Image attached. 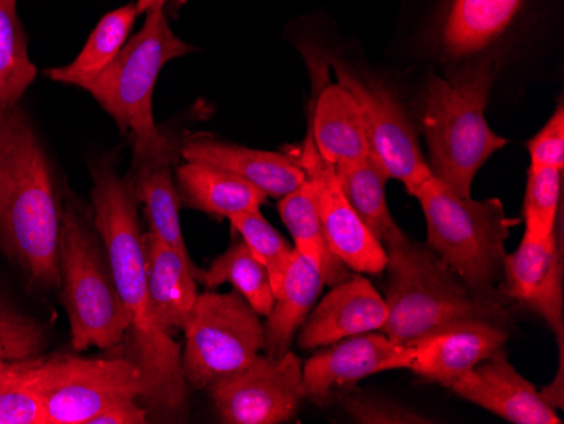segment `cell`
Instances as JSON below:
<instances>
[{
	"instance_id": "6da1fadb",
	"label": "cell",
	"mask_w": 564,
	"mask_h": 424,
	"mask_svg": "<svg viewBox=\"0 0 564 424\" xmlns=\"http://www.w3.org/2000/svg\"><path fill=\"white\" fill-rule=\"evenodd\" d=\"M94 227L106 247L120 300L131 316L123 341L127 359L148 382L149 410L170 421L188 414L189 385L182 367L180 345L164 334L149 309L144 236L139 227V202L131 182L117 173L107 157L90 164Z\"/></svg>"
},
{
	"instance_id": "7a4b0ae2",
	"label": "cell",
	"mask_w": 564,
	"mask_h": 424,
	"mask_svg": "<svg viewBox=\"0 0 564 424\" xmlns=\"http://www.w3.org/2000/svg\"><path fill=\"white\" fill-rule=\"evenodd\" d=\"M63 202L36 126L21 104L0 110V252L31 286L59 290Z\"/></svg>"
},
{
	"instance_id": "3957f363",
	"label": "cell",
	"mask_w": 564,
	"mask_h": 424,
	"mask_svg": "<svg viewBox=\"0 0 564 424\" xmlns=\"http://www.w3.org/2000/svg\"><path fill=\"white\" fill-rule=\"evenodd\" d=\"M386 305L388 319L380 334L409 345L431 331L465 319H487L507 327V297L471 291L423 243L405 237L388 249Z\"/></svg>"
},
{
	"instance_id": "277c9868",
	"label": "cell",
	"mask_w": 564,
	"mask_h": 424,
	"mask_svg": "<svg viewBox=\"0 0 564 424\" xmlns=\"http://www.w3.org/2000/svg\"><path fill=\"white\" fill-rule=\"evenodd\" d=\"M496 73L492 59H481L453 80L427 77L421 113L427 164L434 178L459 196H471L478 171L509 144L485 117Z\"/></svg>"
},
{
	"instance_id": "5b68a950",
	"label": "cell",
	"mask_w": 564,
	"mask_h": 424,
	"mask_svg": "<svg viewBox=\"0 0 564 424\" xmlns=\"http://www.w3.org/2000/svg\"><path fill=\"white\" fill-rule=\"evenodd\" d=\"M196 47L180 40L171 30L164 8L145 12L142 30L127 40L122 52L85 90L113 120L120 134L134 139L132 161L182 154L156 126L152 95L167 63L183 58Z\"/></svg>"
},
{
	"instance_id": "8992f818",
	"label": "cell",
	"mask_w": 564,
	"mask_h": 424,
	"mask_svg": "<svg viewBox=\"0 0 564 424\" xmlns=\"http://www.w3.org/2000/svg\"><path fill=\"white\" fill-rule=\"evenodd\" d=\"M408 193L423 208L431 251L475 293L500 294L506 242L518 224L507 218L502 202L459 196L433 174Z\"/></svg>"
},
{
	"instance_id": "52a82bcc",
	"label": "cell",
	"mask_w": 564,
	"mask_h": 424,
	"mask_svg": "<svg viewBox=\"0 0 564 424\" xmlns=\"http://www.w3.org/2000/svg\"><path fill=\"white\" fill-rule=\"evenodd\" d=\"M104 251L106 247L85 211L65 199L58 242L59 293L76 352L119 347L131 327Z\"/></svg>"
},
{
	"instance_id": "ba28073f",
	"label": "cell",
	"mask_w": 564,
	"mask_h": 424,
	"mask_svg": "<svg viewBox=\"0 0 564 424\" xmlns=\"http://www.w3.org/2000/svg\"><path fill=\"white\" fill-rule=\"evenodd\" d=\"M18 388L40 395L47 424H88L113 404L144 401L149 389L141 369L127 357L65 354L22 360Z\"/></svg>"
},
{
	"instance_id": "9c48e42d",
	"label": "cell",
	"mask_w": 564,
	"mask_h": 424,
	"mask_svg": "<svg viewBox=\"0 0 564 424\" xmlns=\"http://www.w3.org/2000/svg\"><path fill=\"white\" fill-rule=\"evenodd\" d=\"M183 331V373L193 389L243 369L264 348V323L239 291L198 294Z\"/></svg>"
},
{
	"instance_id": "30bf717a",
	"label": "cell",
	"mask_w": 564,
	"mask_h": 424,
	"mask_svg": "<svg viewBox=\"0 0 564 424\" xmlns=\"http://www.w3.org/2000/svg\"><path fill=\"white\" fill-rule=\"evenodd\" d=\"M207 389L225 424L290 423L306 398L303 363L291 350L278 359L258 356Z\"/></svg>"
},
{
	"instance_id": "8fae6325",
	"label": "cell",
	"mask_w": 564,
	"mask_h": 424,
	"mask_svg": "<svg viewBox=\"0 0 564 424\" xmlns=\"http://www.w3.org/2000/svg\"><path fill=\"white\" fill-rule=\"evenodd\" d=\"M338 84L357 100L364 117L372 156L405 189L430 178L431 167L417 141L416 128L388 87L364 80L344 63L333 62Z\"/></svg>"
},
{
	"instance_id": "7c38bea8",
	"label": "cell",
	"mask_w": 564,
	"mask_h": 424,
	"mask_svg": "<svg viewBox=\"0 0 564 424\" xmlns=\"http://www.w3.org/2000/svg\"><path fill=\"white\" fill-rule=\"evenodd\" d=\"M293 160L303 167L307 182L312 183L319 220H322L329 249L347 264L350 271L358 274L379 276L386 272V265H388L386 247L372 236L348 204L347 196L338 183L335 166L319 156L310 129L301 145L300 154Z\"/></svg>"
},
{
	"instance_id": "4fadbf2b",
	"label": "cell",
	"mask_w": 564,
	"mask_h": 424,
	"mask_svg": "<svg viewBox=\"0 0 564 424\" xmlns=\"http://www.w3.org/2000/svg\"><path fill=\"white\" fill-rule=\"evenodd\" d=\"M303 367L304 395L316 404L340 401L373 373L409 369L413 350L383 334H362L326 345Z\"/></svg>"
},
{
	"instance_id": "5bb4252c",
	"label": "cell",
	"mask_w": 564,
	"mask_h": 424,
	"mask_svg": "<svg viewBox=\"0 0 564 424\" xmlns=\"http://www.w3.org/2000/svg\"><path fill=\"white\" fill-rule=\"evenodd\" d=\"M497 290L543 318L557 340L564 338L563 247L556 232L540 240L522 237L518 251L503 259Z\"/></svg>"
},
{
	"instance_id": "9a60e30c",
	"label": "cell",
	"mask_w": 564,
	"mask_h": 424,
	"mask_svg": "<svg viewBox=\"0 0 564 424\" xmlns=\"http://www.w3.org/2000/svg\"><path fill=\"white\" fill-rule=\"evenodd\" d=\"M458 398L477 404L514 424H561L553 407L544 403L540 391L522 378L503 348L481 360L448 384Z\"/></svg>"
},
{
	"instance_id": "2e32d148",
	"label": "cell",
	"mask_w": 564,
	"mask_h": 424,
	"mask_svg": "<svg viewBox=\"0 0 564 424\" xmlns=\"http://www.w3.org/2000/svg\"><path fill=\"white\" fill-rule=\"evenodd\" d=\"M509 331L499 323L465 319L452 323L409 344L413 363L409 370L448 388L462 373L503 348Z\"/></svg>"
},
{
	"instance_id": "e0dca14e",
	"label": "cell",
	"mask_w": 564,
	"mask_h": 424,
	"mask_svg": "<svg viewBox=\"0 0 564 424\" xmlns=\"http://www.w3.org/2000/svg\"><path fill=\"white\" fill-rule=\"evenodd\" d=\"M388 319L382 294L362 274H354L333 286L310 313L297 335L304 350L326 347L344 338L380 330Z\"/></svg>"
},
{
	"instance_id": "ac0fdd59",
	"label": "cell",
	"mask_w": 564,
	"mask_h": 424,
	"mask_svg": "<svg viewBox=\"0 0 564 424\" xmlns=\"http://www.w3.org/2000/svg\"><path fill=\"white\" fill-rule=\"evenodd\" d=\"M144 252L149 309L158 327L174 337L185 330L195 306L202 269L183 259L152 232L144 236Z\"/></svg>"
},
{
	"instance_id": "d6986e66",
	"label": "cell",
	"mask_w": 564,
	"mask_h": 424,
	"mask_svg": "<svg viewBox=\"0 0 564 424\" xmlns=\"http://www.w3.org/2000/svg\"><path fill=\"white\" fill-rule=\"evenodd\" d=\"M183 160L214 164L252 183L272 198H282L306 182L303 167L288 154L230 144L212 138H192L182 145Z\"/></svg>"
},
{
	"instance_id": "ffe728a7",
	"label": "cell",
	"mask_w": 564,
	"mask_h": 424,
	"mask_svg": "<svg viewBox=\"0 0 564 424\" xmlns=\"http://www.w3.org/2000/svg\"><path fill=\"white\" fill-rule=\"evenodd\" d=\"M313 141L326 163H354L370 156L362 112L354 95L340 84L326 85L313 110Z\"/></svg>"
},
{
	"instance_id": "44dd1931",
	"label": "cell",
	"mask_w": 564,
	"mask_h": 424,
	"mask_svg": "<svg viewBox=\"0 0 564 424\" xmlns=\"http://www.w3.org/2000/svg\"><path fill=\"white\" fill-rule=\"evenodd\" d=\"M176 188L182 207L230 218L261 210L268 195L252 183L214 164L186 161L176 167Z\"/></svg>"
},
{
	"instance_id": "7402d4cb",
	"label": "cell",
	"mask_w": 564,
	"mask_h": 424,
	"mask_svg": "<svg viewBox=\"0 0 564 424\" xmlns=\"http://www.w3.org/2000/svg\"><path fill=\"white\" fill-rule=\"evenodd\" d=\"M325 281L315 261L294 252L293 261L274 291V305L265 316L264 350L265 356L278 357L290 352L294 335L303 327L312 313Z\"/></svg>"
},
{
	"instance_id": "603a6c76",
	"label": "cell",
	"mask_w": 564,
	"mask_h": 424,
	"mask_svg": "<svg viewBox=\"0 0 564 424\" xmlns=\"http://www.w3.org/2000/svg\"><path fill=\"white\" fill-rule=\"evenodd\" d=\"M176 161L177 154L132 161L127 180L131 182L135 199L144 205L151 232L193 264L188 247L183 239L182 221H180L182 202H180L173 170H171Z\"/></svg>"
},
{
	"instance_id": "cb8c5ba5",
	"label": "cell",
	"mask_w": 564,
	"mask_h": 424,
	"mask_svg": "<svg viewBox=\"0 0 564 424\" xmlns=\"http://www.w3.org/2000/svg\"><path fill=\"white\" fill-rule=\"evenodd\" d=\"M524 0H452L442 28L452 58L477 55L506 33Z\"/></svg>"
},
{
	"instance_id": "d4e9b609",
	"label": "cell",
	"mask_w": 564,
	"mask_h": 424,
	"mask_svg": "<svg viewBox=\"0 0 564 424\" xmlns=\"http://www.w3.org/2000/svg\"><path fill=\"white\" fill-rule=\"evenodd\" d=\"M335 171L348 204L386 251L408 237L389 211L386 199L389 176L372 154L354 163L338 164Z\"/></svg>"
},
{
	"instance_id": "484cf974",
	"label": "cell",
	"mask_w": 564,
	"mask_h": 424,
	"mask_svg": "<svg viewBox=\"0 0 564 424\" xmlns=\"http://www.w3.org/2000/svg\"><path fill=\"white\" fill-rule=\"evenodd\" d=\"M279 215L294 240V249L316 262L326 286H337L350 278V269L329 249L319 220L315 192L306 182L290 195L279 198Z\"/></svg>"
},
{
	"instance_id": "4316f807",
	"label": "cell",
	"mask_w": 564,
	"mask_h": 424,
	"mask_svg": "<svg viewBox=\"0 0 564 424\" xmlns=\"http://www.w3.org/2000/svg\"><path fill=\"white\" fill-rule=\"evenodd\" d=\"M138 15L135 2L107 12L91 31L78 56L68 65L44 69V75L56 84L72 85L85 90L122 52Z\"/></svg>"
},
{
	"instance_id": "83f0119b",
	"label": "cell",
	"mask_w": 564,
	"mask_h": 424,
	"mask_svg": "<svg viewBox=\"0 0 564 424\" xmlns=\"http://www.w3.org/2000/svg\"><path fill=\"white\" fill-rule=\"evenodd\" d=\"M198 283L208 290L225 283L232 284L259 316H268L274 305V291L268 271L243 240L215 258L210 268L199 274Z\"/></svg>"
},
{
	"instance_id": "f1b7e54d",
	"label": "cell",
	"mask_w": 564,
	"mask_h": 424,
	"mask_svg": "<svg viewBox=\"0 0 564 424\" xmlns=\"http://www.w3.org/2000/svg\"><path fill=\"white\" fill-rule=\"evenodd\" d=\"M37 77L28 37L18 14V0H0V110L21 104Z\"/></svg>"
},
{
	"instance_id": "f546056e",
	"label": "cell",
	"mask_w": 564,
	"mask_h": 424,
	"mask_svg": "<svg viewBox=\"0 0 564 424\" xmlns=\"http://www.w3.org/2000/svg\"><path fill=\"white\" fill-rule=\"evenodd\" d=\"M232 229L242 237L252 254L264 265L272 291L278 290L282 278L293 261L294 246H291L278 229L265 220L261 210L247 211L228 218Z\"/></svg>"
},
{
	"instance_id": "4dcf8cb0",
	"label": "cell",
	"mask_w": 564,
	"mask_h": 424,
	"mask_svg": "<svg viewBox=\"0 0 564 424\" xmlns=\"http://www.w3.org/2000/svg\"><path fill=\"white\" fill-rule=\"evenodd\" d=\"M561 186L563 171L532 164L529 166L524 198V237L540 240L556 232Z\"/></svg>"
},
{
	"instance_id": "1f68e13d",
	"label": "cell",
	"mask_w": 564,
	"mask_h": 424,
	"mask_svg": "<svg viewBox=\"0 0 564 424\" xmlns=\"http://www.w3.org/2000/svg\"><path fill=\"white\" fill-rule=\"evenodd\" d=\"M46 327L0 293V360L21 362L43 354Z\"/></svg>"
},
{
	"instance_id": "d6a6232c",
	"label": "cell",
	"mask_w": 564,
	"mask_h": 424,
	"mask_svg": "<svg viewBox=\"0 0 564 424\" xmlns=\"http://www.w3.org/2000/svg\"><path fill=\"white\" fill-rule=\"evenodd\" d=\"M345 413L354 423L360 424H427L431 417L423 416L411 407L394 403L391 399L366 392H348L340 399Z\"/></svg>"
},
{
	"instance_id": "836d02e7",
	"label": "cell",
	"mask_w": 564,
	"mask_h": 424,
	"mask_svg": "<svg viewBox=\"0 0 564 424\" xmlns=\"http://www.w3.org/2000/svg\"><path fill=\"white\" fill-rule=\"evenodd\" d=\"M529 156L532 166L564 167V109L557 106L546 126L528 142Z\"/></svg>"
},
{
	"instance_id": "e575fe53",
	"label": "cell",
	"mask_w": 564,
	"mask_h": 424,
	"mask_svg": "<svg viewBox=\"0 0 564 424\" xmlns=\"http://www.w3.org/2000/svg\"><path fill=\"white\" fill-rule=\"evenodd\" d=\"M0 424H47L40 395L30 389H0Z\"/></svg>"
},
{
	"instance_id": "d590c367",
	"label": "cell",
	"mask_w": 564,
	"mask_h": 424,
	"mask_svg": "<svg viewBox=\"0 0 564 424\" xmlns=\"http://www.w3.org/2000/svg\"><path fill=\"white\" fill-rule=\"evenodd\" d=\"M148 410L138 403V399H129L122 403L113 404L109 410L101 411L88 424H145Z\"/></svg>"
},
{
	"instance_id": "8d00e7d4",
	"label": "cell",
	"mask_w": 564,
	"mask_h": 424,
	"mask_svg": "<svg viewBox=\"0 0 564 424\" xmlns=\"http://www.w3.org/2000/svg\"><path fill=\"white\" fill-rule=\"evenodd\" d=\"M557 348H560V367H557V376L550 385L541 389V398L547 406L553 407L554 411L563 410L564 407V382H563V352H564V338L557 340Z\"/></svg>"
},
{
	"instance_id": "74e56055",
	"label": "cell",
	"mask_w": 564,
	"mask_h": 424,
	"mask_svg": "<svg viewBox=\"0 0 564 424\" xmlns=\"http://www.w3.org/2000/svg\"><path fill=\"white\" fill-rule=\"evenodd\" d=\"M21 362L0 360V389L18 388L19 376H21Z\"/></svg>"
},
{
	"instance_id": "f35d334b",
	"label": "cell",
	"mask_w": 564,
	"mask_h": 424,
	"mask_svg": "<svg viewBox=\"0 0 564 424\" xmlns=\"http://www.w3.org/2000/svg\"><path fill=\"white\" fill-rule=\"evenodd\" d=\"M135 8H138L139 15L145 14L149 9L152 8H164L167 0H134Z\"/></svg>"
}]
</instances>
